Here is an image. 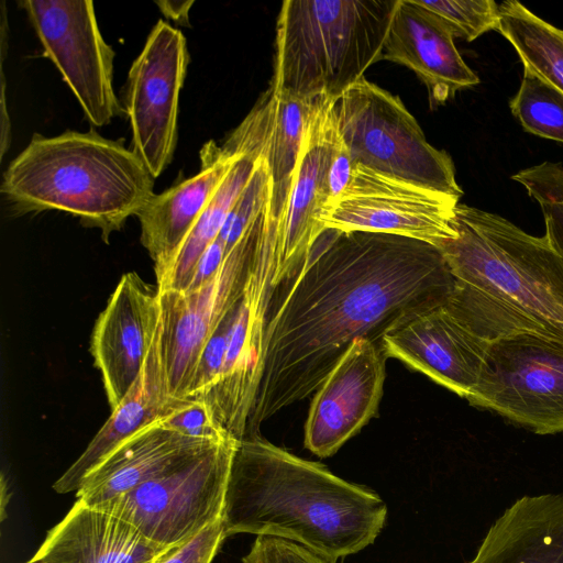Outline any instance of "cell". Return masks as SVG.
<instances>
[{
  "label": "cell",
  "instance_id": "1",
  "mask_svg": "<svg viewBox=\"0 0 563 563\" xmlns=\"http://www.w3.org/2000/svg\"><path fill=\"white\" fill-rule=\"evenodd\" d=\"M455 286L432 244L325 229L275 288L246 438L314 393L355 340L380 343L406 317L448 300Z\"/></svg>",
  "mask_w": 563,
  "mask_h": 563
},
{
  "label": "cell",
  "instance_id": "2",
  "mask_svg": "<svg viewBox=\"0 0 563 563\" xmlns=\"http://www.w3.org/2000/svg\"><path fill=\"white\" fill-rule=\"evenodd\" d=\"M387 507L372 489L260 435L239 442L229 474L225 536L251 533L298 543L336 563L372 544Z\"/></svg>",
  "mask_w": 563,
  "mask_h": 563
},
{
  "label": "cell",
  "instance_id": "3",
  "mask_svg": "<svg viewBox=\"0 0 563 563\" xmlns=\"http://www.w3.org/2000/svg\"><path fill=\"white\" fill-rule=\"evenodd\" d=\"M154 179L131 148L93 131L34 133L4 170L0 190L20 212L70 213L108 242L153 197Z\"/></svg>",
  "mask_w": 563,
  "mask_h": 563
},
{
  "label": "cell",
  "instance_id": "4",
  "mask_svg": "<svg viewBox=\"0 0 563 563\" xmlns=\"http://www.w3.org/2000/svg\"><path fill=\"white\" fill-rule=\"evenodd\" d=\"M397 0H286L276 23L273 89L336 101L380 60Z\"/></svg>",
  "mask_w": 563,
  "mask_h": 563
},
{
  "label": "cell",
  "instance_id": "5",
  "mask_svg": "<svg viewBox=\"0 0 563 563\" xmlns=\"http://www.w3.org/2000/svg\"><path fill=\"white\" fill-rule=\"evenodd\" d=\"M563 327L456 280L448 300L406 317L382 338L385 355L462 398L478 383L490 345L525 329Z\"/></svg>",
  "mask_w": 563,
  "mask_h": 563
},
{
  "label": "cell",
  "instance_id": "6",
  "mask_svg": "<svg viewBox=\"0 0 563 563\" xmlns=\"http://www.w3.org/2000/svg\"><path fill=\"white\" fill-rule=\"evenodd\" d=\"M453 227L456 236L437 247L457 282L563 324V255L545 234L531 235L496 213L461 203Z\"/></svg>",
  "mask_w": 563,
  "mask_h": 563
},
{
  "label": "cell",
  "instance_id": "7",
  "mask_svg": "<svg viewBox=\"0 0 563 563\" xmlns=\"http://www.w3.org/2000/svg\"><path fill=\"white\" fill-rule=\"evenodd\" d=\"M352 162L379 174L460 198L451 156L427 141L399 97L361 79L334 103Z\"/></svg>",
  "mask_w": 563,
  "mask_h": 563
},
{
  "label": "cell",
  "instance_id": "8",
  "mask_svg": "<svg viewBox=\"0 0 563 563\" xmlns=\"http://www.w3.org/2000/svg\"><path fill=\"white\" fill-rule=\"evenodd\" d=\"M466 400L534 433H563V327L496 340Z\"/></svg>",
  "mask_w": 563,
  "mask_h": 563
},
{
  "label": "cell",
  "instance_id": "9",
  "mask_svg": "<svg viewBox=\"0 0 563 563\" xmlns=\"http://www.w3.org/2000/svg\"><path fill=\"white\" fill-rule=\"evenodd\" d=\"M239 442L230 438L217 443L180 467L95 508L126 520L158 545L177 548L222 519Z\"/></svg>",
  "mask_w": 563,
  "mask_h": 563
},
{
  "label": "cell",
  "instance_id": "10",
  "mask_svg": "<svg viewBox=\"0 0 563 563\" xmlns=\"http://www.w3.org/2000/svg\"><path fill=\"white\" fill-rule=\"evenodd\" d=\"M278 246V222L267 205L242 296L229 316L223 366L203 399L238 441L246 438L261 379Z\"/></svg>",
  "mask_w": 563,
  "mask_h": 563
},
{
  "label": "cell",
  "instance_id": "11",
  "mask_svg": "<svg viewBox=\"0 0 563 563\" xmlns=\"http://www.w3.org/2000/svg\"><path fill=\"white\" fill-rule=\"evenodd\" d=\"M266 205L211 278L191 290L158 291L163 358L173 401L187 399L206 342L242 296Z\"/></svg>",
  "mask_w": 563,
  "mask_h": 563
},
{
  "label": "cell",
  "instance_id": "12",
  "mask_svg": "<svg viewBox=\"0 0 563 563\" xmlns=\"http://www.w3.org/2000/svg\"><path fill=\"white\" fill-rule=\"evenodd\" d=\"M459 199L356 164L343 192L322 208L320 223L323 230L391 234L437 246L456 236Z\"/></svg>",
  "mask_w": 563,
  "mask_h": 563
},
{
  "label": "cell",
  "instance_id": "13",
  "mask_svg": "<svg viewBox=\"0 0 563 563\" xmlns=\"http://www.w3.org/2000/svg\"><path fill=\"white\" fill-rule=\"evenodd\" d=\"M44 48L93 126L121 111L113 88L115 53L103 40L90 0H24L20 3Z\"/></svg>",
  "mask_w": 563,
  "mask_h": 563
},
{
  "label": "cell",
  "instance_id": "14",
  "mask_svg": "<svg viewBox=\"0 0 563 563\" xmlns=\"http://www.w3.org/2000/svg\"><path fill=\"white\" fill-rule=\"evenodd\" d=\"M188 62L183 32L158 20L129 70L124 112L131 128V150L154 178L162 175L175 153L179 93Z\"/></svg>",
  "mask_w": 563,
  "mask_h": 563
},
{
  "label": "cell",
  "instance_id": "15",
  "mask_svg": "<svg viewBox=\"0 0 563 563\" xmlns=\"http://www.w3.org/2000/svg\"><path fill=\"white\" fill-rule=\"evenodd\" d=\"M386 355L371 339L355 340L311 401L305 446L319 457L333 455L373 418L383 395Z\"/></svg>",
  "mask_w": 563,
  "mask_h": 563
},
{
  "label": "cell",
  "instance_id": "16",
  "mask_svg": "<svg viewBox=\"0 0 563 563\" xmlns=\"http://www.w3.org/2000/svg\"><path fill=\"white\" fill-rule=\"evenodd\" d=\"M159 322L157 287L124 274L96 321L90 352L111 410L136 380Z\"/></svg>",
  "mask_w": 563,
  "mask_h": 563
},
{
  "label": "cell",
  "instance_id": "17",
  "mask_svg": "<svg viewBox=\"0 0 563 563\" xmlns=\"http://www.w3.org/2000/svg\"><path fill=\"white\" fill-rule=\"evenodd\" d=\"M319 98L300 99L269 87L225 139L239 151L262 155L269 170V210L280 234L309 122Z\"/></svg>",
  "mask_w": 563,
  "mask_h": 563
},
{
  "label": "cell",
  "instance_id": "18",
  "mask_svg": "<svg viewBox=\"0 0 563 563\" xmlns=\"http://www.w3.org/2000/svg\"><path fill=\"white\" fill-rule=\"evenodd\" d=\"M382 59L411 69L427 87L432 108L479 82L459 53L451 30L417 0H397Z\"/></svg>",
  "mask_w": 563,
  "mask_h": 563
},
{
  "label": "cell",
  "instance_id": "19",
  "mask_svg": "<svg viewBox=\"0 0 563 563\" xmlns=\"http://www.w3.org/2000/svg\"><path fill=\"white\" fill-rule=\"evenodd\" d=\"M240 153L225 141L221 145L208 141L200 151L199 172L154 194L137 212L141 243L154 262L155 275L170 263Z\"/></svg>",
  "mask_w": 563,
  "mask_h": 563
},
{
  "label": "cell",
  "instance_id": "20",
  "mask_svg": "<svg viewBox=\"0 0 563 563\" xmlns=\"http://www.w3.org/2000/svg\"><path fill=\"white\" fill-rule=\"evenodd\" d=\"M217 443L183 435L157 420L121 443L87 474L76 493L77 500L99 507L180 467Z\"/></svg>",
  "mask_w": 563,
  "mask_h": 563
},
{
  "label": "cell",
  "instance_id": "21",
  "mask_svg": "<svg viewBox=\"0 0 563 563\" xmlns=\"http://www.w3.org/2000/svg\"><path fill=\"white\" fill-rule=\"evenodd\" d=\"M172 550L152 542L126 520L77 500L29 561L157 563Z\"/></svg>",
  "mask_w": 563,
  "mask_h": 563
},
{
  "label": "cell",
  "instance_id": "22",
  "mask_svg": "<svg viewBox=\"0 0 563 563\" xmlns=\"http://www.w3.org/2000/svg\"><path fill=\"white\" fill-rule=\"evenodd\" d=\"M333 101L319 98L307 129L280 234L273 279L275 288L298 268L324 231L320 223L322 208L329 200L324 125Z\"/></svg>",
  "mask_w": 563,
  "mask_h": 563
},
{
  "label": "cell",
  "instance_id": "23",
  "mask_svg": "<svg viewBox=\"0 0 563 563\" xmlns=\"http://www.w3.org/2000/svg\"><path fill=\"white\" fill-rule=\"evenodd\" d=\"M177 401L168 394L163 358L161 322L143 367L121 402L97 432L81 455L53 484L59 494L77 492L103 459L125 440L159 420Z\"/></svg>",
  "mask_w": 563,
  "mask_h": 563
},
{
  "label": "cell",
  "instance_id": "24",
  "mask_svg": "<svg viewBox=\"0 0 563 563\" xmlns=\"http://www.w3.org/2000/svg\"><path fill=\"white\" fill-rule=\"evenodd\" d=\"M467 563H563V493L515 500Z\"/></svg>",
  "mask_w": 563,
  "mask_h": 563
},
{
  "label": "cell",
  "instance_id": "25",
  "mask_svg": "<svg viewBox=\"0 0 563 563\" xmlns=\"http://www.w3.org/2000/svg\"><path fill=\"white\" fill-rule=\"evenodd\" d=\"M240 152L170 263L156 275L158 291H185L201 255L220 233L229 211L250 180L258 158L252 153Z\"/></svg>",
  "mask_w": 563,
  "mask_h": 563
},
{
  "label": "cell",
  "instance_id": "26",
  "mask_svg": "<svg viewBox=\"0 0 563 563\" xmlns=\"http://www.w3.org/2000/svg\"><path fill=\"white\" fill-rule=\"evenodd\" d=\"M516 49L523 74L563 93V30L548 23L516 0L499 5L497 30Z\"/></svg>",
  "mask_w": 563,
  "mask_h": 563
},
{
  "label": "cell",
  "instance_id": "27",
  "mask_svg": "<svg viewBox=\"0 0 563 563\" xmlns=\"http://www.w3.org/2000/svg\"><path fill=\"white\" fill-rule=\"evenodd\" d=\"M509 108L529 133L563 143V93L554 87L523 74Z\"/></svg>",
  "mask_w": 563,
  "mask_h": 563
},
{
  "label": "cell",
  "instance_id": "28",
  "mask_svg": "<svg viewBox=\"0 0 563 563\" xmlns=\"http://www.w3.org/2000/svg\"><path fill=\"white\" fill-rule=\"evenodd\" d=\"M540 206L545 235L563 255V164L543 162L511 176Z\"/></svg>",
  "mask_w": 563,
  "mask_h": 563
},
{
  "label": "cell",
  "instance_id": "29",
  "mask_svg": "<svg viewBox=\"0 0 563 563\" xmlns=\"http://www.w3.org/2000/svg\"><path fill=\"white\" fill-rule=\"evenodd\" d=\"M418 4L439 16L454 37L467 42L497 30L499 5L493 0H417Z\"/></svg>",
  "mask_w": 563,
  "mask_h": 563
},
{
  "label": "cell",
  "instance_id": "30",
  "mask_svg": "<svg viewBox=\"0 0 563 563\" xmlns=\"http://www.w3.org/2000/svg\"><path fill=\"white\" fill-rule=\"evenodd\" d=\"M158 421L164 427L190 438L214 442L233 438L221 428L209 405L201 399L175 402Z\"/></svg>",
  "mask_w": 563,
  "mask_h": 563
},
{
  "label": "cell",
  "instance_id": "31",
  "mask_svg": "<svg viewBox=\"0 0 563 563\" xmlns=\"http://www.w3.org/2000/svg\"><path fill=\"white\" fill-rule=\"evenodd\" d=\"M333 101L325 115L327 174L325 186L330 200L339 197L351 180L354 164L344 142L334 112Z\"/></svg>",
  "mask_w": 563,
  "mask_h": 563
},
{
  "label": "cell",
  "instance_id": "32",
  "mask_svg": "<svg viewBox=\"0 0 563 563\" xmlns=\"http://www.w3.org/2000/svg\"><path fill=\"white\" fill-rule=\"evenodd\" d=\"M242 563H334L309 549L280 538L257 536Z\"/></svg>",
  "mask_w": 563,
  "mask_h": 563
},
{
  "label": "cell",
  "instance_id": "33",
  "mask_svg": "<svg viewBox=\"0 0 563 563\" xmlns=\"http://www.w3.org/2000/svg\"><path fill=\"white\" fill-rule=\"evenodd\" d=\"M225 538L222 519H219L173 549L158 563H211Z\"/></svg>",
  "mask_w": 563,
  "mask_h": 563
},
{
  "label": "cell",
  "instance_id": "34",
  "mask_svg": "<svg viewBox=\"0 0 563 563\" xmlns=\"http://www.w3.org/2000/svg\"><path fill=\"white\" fill-rule=\"evenodd\" d=\"M162 13L183 25L188 24V13L194 1H156Z\"/></svg>",
  "mask_w": 563,
  "mask_h": 563
},
{
  "label": "cell",
  "instance_id": "35",
  "mask_svg": "<svg viewBox=\"0 0 563 563\" xmlns=\"http://www.w3.org/2000/svg\"><path fill=\"white\" fill-rule=\"evenodd\" d=\"M10 499L9 486L7 483V478L4 474H1L0 481V519L3 521L5 519V507Z\"/></svg>",
  "mask_w": 563,
  "mask_h": 563
},
{
  "label": "cell",
  "instance_id": "36",
  "mask_svg": "<svg viewBox=\"0 0 563 563\" xmlns=\"http://www.w3.org/2000/svg\"><path fill=\"white\" fill-rule=\"evenodd\" d=\"M158 562H159V561H158ZM158 562H157V563H158ZM25 563H34V562L27 561V562H25Z\"/></svg>",
  "mask_w": 563,
  "mask_h": 563
}]
</instances>
